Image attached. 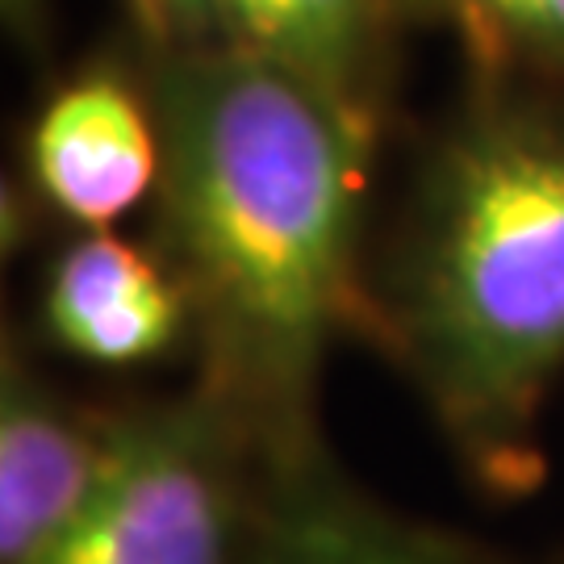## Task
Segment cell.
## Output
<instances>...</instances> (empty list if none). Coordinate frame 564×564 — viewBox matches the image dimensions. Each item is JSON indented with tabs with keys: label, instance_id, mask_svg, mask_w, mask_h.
Instances as JSON below:
<instances>
[{
	"label": "cell",
	"instance_id": "6da1fadb",
	"mask_svg": "<svg viewBox=\"0 0 564 564\" xmlns=\"http://www.w3.org/2000/svg\"><path fill=\"white\" fill-rule=\"evenodd\" d=\"M160 256L197 323V377L276 452L323 444V372L368 323L377 121L239 46L151 51Z\"/></svg>",
	"mask_w": 564,
	"mask_h": 564
},
{
	"label": "cell",
	"instance_id": "7a4b0ae2",
	"mask_svg": "<svg viewBox=\"0 0 564 564\" xmlns=\"http://www.w3.org/2000/svg\"><path fill=\"white\" fill-rule=\"evenodd\" d=\"M364 339L402 372L460 473L514 502L547 477L564 377V88L481 80L431 147Z\"/></svg>",
	"mask_w": 564,
	"mask_h": 564
},
{
	"label": "cell",
	"instance_id": "3957f363",
	"mask_svg": "<svg viewBox=\"0 0 564 564\" xmlns=\"http://www.w3.org/2000/svg\"><path fill=\"white\" fill-rule=\"evenodd\" d=\"M281 456L197 372L176 393L118 402L101 485L46 564H247Z\"/></svg>",
	"mask_w": 564,
	"mask_h": 564
},
{
	"label": "cell",
	"instance_id": "277c9868",
	"mask_svg": "<svg viewBox=\"0 0 564 564\" xmlns=\"http://www.w3.org/2000/svg\"><path fill=\"white\" fill-rule=\"evenodd\" d=\"M118 402L72 398L9 330L0 351V564H46L105 477Z\"/></svg>",
	"mask_w": 564,
	"mask_h": 564
},
{
	"label": "cell",
	"instance_id": "5b68a950",
	"mask_svg": "<svg viewBox=\"0 0 564 564\" xmlns=\"http://www.w3.org/2000/svg\"><path fill=\"white\" fill-rule=\"evenodd\" d=\"M247 564H519L464 531L368 494L326 447L276 460Z\"/></svg>",
	"mask_w": 564,
	"mask_h": 564
},
{
	"label": "cell",
	"instance_id": "8992f818",
	"mask_svg": "<svg viewBox=\"0 0 564 564\" xmlns=\"http://www.w3.org/2000/svg\"><path fill=\"white\" fill-rule=\"evenodd\" d=\"M42 335L97 368H139L197 347L193 302L160 251L93 230L63 251L42 289Z\"/></svg>",
	"mask_w": 564,
	"mask_h": 564
},
{
	"label": "cell",
	"instance_id": "52a82bcc",
	"mask_svg": "<svg viewBox=\"0 0 564 564\" xmlns=\"http://www.w3.org/2000/svg\"><path fill=\"white\" fill-rule=\"evenodd\" d=\"M25 155L46 202L88 230H109L160 188V126L147 88L113 67L80 72L46 101Z\"/></svg>",
	"mask_w": 564,
	"mask_h": 564
},
{
	"label": "cell",
	"instance_id": "ba28073f",
	"mask_svg": "<svg viewBox=\"0 0 564 564\" xmlns=\"http://www.w3.org/2000/svg\"><path fill=\"white\" fill-rule=\"evenodd\" d=\"M393 0H218L226 46L251 51L377 121Z\"/></svg>",
	"mask_w": 564,
	"mask_h": 564
},
{
	"label": "cell",
	"instance_id": "9c48e42d",
	"mask_svg": "<svg viewBox=\"0 0 564 564\" xmlns=\"http://www.w3.org/2000/svg\"><path fill=\"white\" fill-rule=\"evenodd\" d=\"M456 34L481 80L564 88V0H398Z\"/></svg>",
	"mask_w": 564,
	"mask_h": 564
},
{
	"label": "cell",
	"instance_id": "30bf717a",
	"mask_svg": "<svg viewBox=\"0 0 564 564\" xmlns=\"http://www.w3.org/2000/svg\"><path fill=\"white\" fill-rule=\"evenodd\" d=\"M151 51H202L223 46V9L218 0H130Z\"/></svg>",
	"mask_w": 564,
	"mask_h": 564
},
{
	"label": "cell",
	"instance_id": "8fae6325",
	"mask_svg": "<svg viewBox=\"0 0 564 564\" xmlns=\"http://www.w3.org/2000/svg\"><path fill=\"white\" fill-rule=\"evenodd\" d=\"M0 9L18 39H34L46 21V0H0Z\"/></svg>",
	"mask_w": 564,
	"mask_h": 564
},
{
	"label": "cell",
	"instance_id": "7c38bea8",
	"mask_svg": "<svg viewBox=\"0 0 564 564\" xmlns=\"http://www.w3.org/2000/svg\"><path fill=\"white\" fill-rule=\"evenodd\" d=\"M561 564H564V561H561Z\"/></svg>",
	"mask_w": 564,
	"mask_h": 564
}]
</instances>
